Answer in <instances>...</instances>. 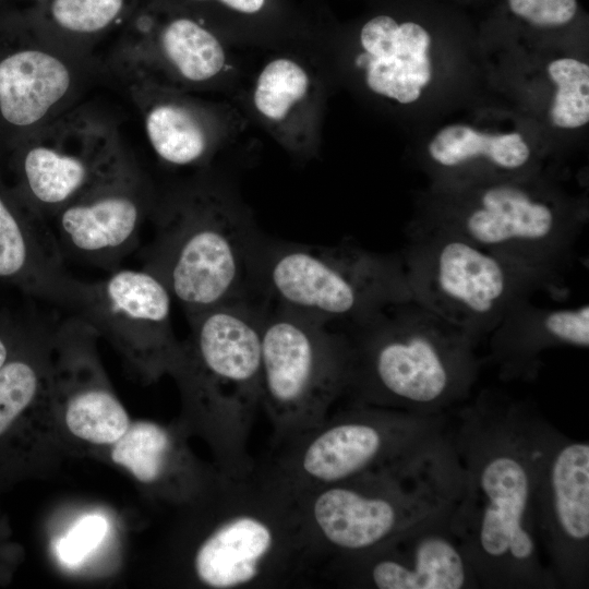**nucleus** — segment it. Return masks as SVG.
I'll return each instance as SVG.
<instances>
[{
    "label": "nucleus",
    "instance_id": "nucleus-1",
    "mask_svg": "<svg viewBox=\"0 0 589 589\" xmlns=\"http://www.w3.org/2000/svg\"><path fill=\"white\" fill-rule=\"evenodd\" d=\"M462 486L450 528L483 589H556L542 561L532 502L560 430L530 402L482 389L450 425Z\"/></svg>",
    "mask_w": 589,
    "mask_h": 589
},
{
    "label": "nucleus",
    "instance_id": "nucleus-2",
    "mask_svg": "<svg viewBox=\"0 0 589 589\" xmlns=\"http://www.w3.org/2000/svg\"><path fill=\"white\" fill-rule=\"evenodd\" d=\"M182 506L168 558L176 581L206 589H276L315 575L296 496L262 464L240 478L217 470Z\"/></svg>",
    "mask_w": 589,
    "mask_h": 589
},
{
    "label": "nucleus",
    "instance_id": "nucleus-3",
    "mask_svg": "<svg viewBox=\"0 0 589 589\" xmlns=\"http://www.w3.org/2000/svg\"><path fill=\"white\" fill-rule=\"evenodd\" d=\"M346 329L349 402L437 416L470 397L480 340L414 301Z\"/></svg>",
    "mask_w": 589,
    "mask_h": 589
},
{
    "label": "nucleus",
    "instance_id": "nucleus-4",
    "mask_svg": "<svg viewBox=\"0 0 589 589\" xmlns=\"http://www.w3.org/2000/svg\"><path fill=\"white\" fill-rule=\"evenodd\" d=\"M265 310L248 297L189 317L190 337L173 373L184 402V429L205 438L216 469L228 477L248 476L256 465L248 445L261 406Z\"/></svg>",
    "mask_w": 589,
    "mask_h": 589
},
{
    "label": "nucleus",
    "instance_id": "nucleus-5",
    "mask_svg": "<svg viewBox=\"0 0 589 589\" xmlns=\"http://www.w3.org/2000/svg\"><path fill=\"white\" fill-rule=\"evenodd\" d=\"M461 486L450 435L398 467L294 495L305 542L318 567L330 557L373 549L452 508Z\"/></svg>",
    "mask_w": 589,
    "mask_h": 589
},
{
    "label": "nucleus",
    "instance_id": "nucleus-6",
    "mask_svg": "<svg viewBox=\"0 0 589 589\" xmlns=\"http://www.w3.org/2000/svg\"><path fill=\"white\" fill-rule=\"evenodd\" d=\"M260 236L251 218L221 191L190 190L156 213L142 267L164 283L189 318L255 291L252 260Z\"/></svg>",
    "mask_w": 589,
    "mask_h": 589
},
{
    "label": "nucleus",
    "instance_id": "nucleus-7",
    "mask_svg": "<svg viewBox=\"0 0 589 589\" xmlns=\"http://www.w3.org/2000/svg\"><path fill=\"white\" fill-rule=\"evenodd\" d=\"M414 223L462 237L565 292L586 214L553 191L515 177L453 185L434 195Z\"/></svg>",
    "mask_w": 589,
    "mask_h": 589
},
{
    "label": "nucleus",
    "instance_id": "nucleus-8",
    "mask_svg": "<svg viewBox=\"0 0 589 589\" xmlns=\"http://www.w3.org/2000/svg\"><path fill=\"white\" fill-rule=\"evenodd\" d=\"M252 277L255 290L276 304L346 328L412 301L400 252L352 244L309 245L260 236Z\"/></svg>",
    "mask_w": 589,
    "mask_h": 589
},
{
    "label": "nucleus",
    "instance_id": "nucleus-9",
    "mask_svg": "<svg viewBox=\"0 0 589 589\" xmlns=\"http://www.w3.org/2000/svg\"><path fill=\"white\" fill-rule=\"evenodd\" d=\"M450 437L445 414L349 402L313 428L273 445L261 462L293 494L398 467Z\"/></svg>",
    "mask_w": 589,
    "mask_h": 589
},
{
    "label": "nucleus",
    "instance_id": "nucleus-10",
    "mask_svg": "<svg viewBox=\"0 0 589 589\" xmlns=\"http://www.w3.org/2000/svg\"><path fill=\"white\" fill-rule=\"evenodd\" d=\"M400 254L412 301L479 340L536 292L557 298L564 293L533 271L462 237L414 221Z\"/></svg>",
    "mask_w": 589,
    "mask_h": 589
},
{
    "label": "nucleus",
    "instance_id": "nucleus-11",
    "mask_svg": "<svg viewBox=\"0 0 589 589\" xmlns=\"http://www.w3.org/2000/svg\"><path fill=\"white\" fill-rule=\"evenodd\" d=\"M348 346L342 332L276 304L262 326L261 406L273 445L320 423L344 396Z\"/></svg>",
    "mask_w": 589,
    "mask_h": 589
},
{
    "label": "nucleus",
    "instance_id": "nucleus-12",
    "mask_svg": "<svg viewBox=\"0 0 589 589\" xmlns=\"http://www.w3.org/2000/svg\"><path fill=\"white\" fill-rule=\"evenodd\" d=\"M172 297L153 273L117 268L97 281H86L74 314L98 336L108 338L145 376L173 375L182 344L173 334Z\"/></svg>",
    "mask_w": 589,
    "mask_h": 589
},
{
    "label": "nucleus",
    "instance_id": "nucleus-13",
    "mask_svg": "<svg viewBox=\"0 0 589 589\" xmlns=\"http://www.w3.org/2000/svg\"><path fill=\"white\" fill-rule=\"evenodd\" d=\"M452 508L373 549L330 557L316 574L341 588L478 589L476 573L450 528Z\"/></svg>",
    "mask_w": 589,
    "mask_h": 589
},
{
    "label": "nucleus",
    "instance_id": "nucleus-14",
    "mask_svg": "<svg viewBox=\"0 0 589 589\" xmlns=\"http://www.w3.org/2000/svg\"><path fill=\"white\" fill-rule=\"evenodd\" d=\"M539 546L558 588L589 587V443L561 431L540 469L532 502Z\"/></svg>",
    "mask_w": 589,
    "mask_h": 589
},
{
    "label": "nucleus",
    "instance_id": "nucleus-15",
    "mask_svg": "<svg viewBox=\"0 0 589 589\" xmlns=\"http://www.w3.org/2000/svg\"><path fill=\"white\" fill-rule=\"evenodd\" d=\"M148 203L127 169L67 204L50 226L63 256L112 272L139 244Z\"/></svg>",
    "mask_w": 589,
    "mask_h": 589
},
{
    "label": "nucleus",
    "instance_id": "nucleus-16",
    "mask_svg": "<svg viewBox=\"0 0 589 589\" xmlns=\"http://www.w3.org/2000/svg\"><path fill=\"white\" fill-rule=\"evenodd\" d=\"M489 359L504 382L534 381L551 349L589 346V306L540 308L530 299L514 306L488 335Z\"/></svg>",
    "mask_w": 589,
    "mask_h": 589
},
{
    "label": "nucleus",
    "instance_id": "nucleus-17",
    "mask_svg": "<svg viewBox=\"0 0 589 589\" xmlns=\"http://www.w3.org/2000/svg\"><path fill=\"white\" fill-rule=\"evenodd\" d=\"M359 43L354 62L372 93L404 105L420 97L432 75L431 38L425 28L377 15L362 26Z\"/></svg>",
    "mask_w": 589,
    "mask_h": 589
},
{
    "label": "nucleus",
    "instance_id": "nucleus-18",
    "mask_svg": "<svg viewBox=\"0 0 589 589\" xmlns=\"http://www.w3.org/2000/svg\"><path fill=\"white\" fill-rule=\"evenodd\" d=\"M252 105L261 120L297 154L312 148L310 128L316 105L315 82L299 60L269 59L256 75Z\"/></svg>",
    "mask_w": 589,
    "mask_h": 589
},
{
    "label": "nucleus",
    "instance_id": "nucleus-19",
    "mask_svg": "<svg viewBox=\"0 0 589 589\" xmlns=\"http://www.w3.org/2000/svg\"><path fill=\"white\" fill-rule=\"evenodd\" d=\"M428 155L444 172L468 175L465 184H471L524 170L531 160V148L517 132L486 134L454 124L435 134L428 145Z\"/></svg>",
    "mask_w": 589,
    "mask_h": 589
},
{
    "label": "nucleus",
    "instance_id": "nucleus-20",
    "mask_svg": "<svg viewBox=\"0 0 589 589\" xmlns=\"http://www.w3.org/2000/svg\"><path fill=\"white\" fill-rule=\"evenodd\" d=\"M124 169L106 154H77L48 145L31 147L22 163L29 194L49 215Z\"/></svg>",
    "mask_w": 589,
    "mask_h": 589
},
{
    "label": "nucleus",
    "instance_id": "nucleus-21",
    "mask_svg": "<svg viewBox=\"0 0 589 589\" xmlns=\"http://www.w3.org/2000/svg\"><path fill=\"white\" fill-rule=\"evenodd\" d=\"M71 75L56 56L23 49L0 61V115L15 127L40 121L68 93Z\"/></svg>",
    "mask_w": 589,
    "mask_h": 589
},
{
    "label": "nucleus",
    "instance_id": "nucleus-22",
    "mask_svg": "<svg viewBox=\"0 0 589 589\" xmlns=\"http://www.w3.org/2000/svg\"><path fill=\"white\" fill-rule=\"evenodd\" d=\"M147 139L156 155L173 166L203 161L212 148V137L201 117L177 100L154 105L145 116Z\"/></svg>",
    "mask_w": 589,
    "mask_h": 589
},
{
    "label": "nucleus",
    "instance_id": "nucleus-23",
    "mask_svg": "<svg viewBox=\"0 0 589 589\" xmlns=\"http://www.w3.org/2000/svg\"><path fill=\"white\" fill-rule=\"evenodd\" d=\"M159 49L172 70L190 83L213 81L228 68V55L220 40L190 19L168 23L159 35Z\"/></svg>",
    "mask_w": 589,
    "mask_h": 589
},
{
    "label": "nucleus",
    "instance_id": "nucleus-24",
    "mask_svg": "<svg viewBox=\"0 0 589 589\" xmlns=\"http://www.w3.org/2000/svg\"><path fill=\"white\" fill-rule=\"evenodd\" d=\"M56 322L45 326L28 357L9 359L0 369V435L49 384Z\"/></svg>",
    "mask_w": 589,
    "mask_h": 589
},
{
    "label": "nucleus",
    "instance_id": "nucleus-25",
    "mask_svg": "<svg viewBox=\"0 0 589 589\" xmlns=\"http://www.w3.org/2000/svg\"><path fill=\"white\" fill-rule=\"evenodd\" d=\"M557 89L550 119L562 129H576L589 121V67L574 58H560L548 65Z\"/></svg>",
    "mask_w": 589,
    "mask_h": 589
},
{
    "label": "nucleus",
    "instance_id": "nucleus-26",
    "mask_svg": "<svg viewBox=\"0 0 589 589\" xmlns=\"http://www.w3.org/2000/svg\"><path fill=\"white\" fill-rule=\"evenodd\" d=\"M123 0H55V21L72 32L93 33L105 28L118 15Z\"/></svg>",
    "mask_w": 589,
    "mask_h": 589
},
{
    "label": "nucleus",
    "instance_id": "nucleus-27",
    "mask_svg": "<svg viewBox=\"0 0 589 589\" xmlns=\"http://www.w3.org/2000/svg\"><path fill=\"white\" fill-rule=\"evenodd\" d=\"M107 529L106 519L99 515L80 519L57 545L60 560L69 565L82 562L100 544Z\"/></svg>",
    "mask_w": 589,
    "mask_h": 589
},
{
    "label": "nucleus",
    "instance_id": "nucleus-28",
    "mask_svg": "<svg viewBox=\"0 0 589 589\" xmlns=\"http://www.w3.org/2000/svg\"><path fill=\"white\" fill-rule=\"evenodd\" d=\"M512 12L538 27L569 23L577 11L576 0H508Z\"/></svg>",
    "mask_w": 589,
    "mask_h": 589
},
{
    "label": "nucleus",
    "instance_id": "nucleus-29",
    "mask_svg": "<svg viewBox=\"0 0 589 589\" xmlns=\"http://www.w3.org/2000/svg\"><path fill=\"white\" fill-rule=\"evenodd\" d=\"M217 1H219L220 3H223L224 5H226L227 8L233 11L245 13V14H253V13L259 12L265 3V0H217Z\"/></svg>",
    "mask_w": 589,
    "mask_h": 589
},
{
    "label": "nucleus",
    "instance_id": "nucleus-30",
    "mask_svg": "<svg viewBox=\"0 0 589 589\" xmlns=\"http://www.w3.org/2000/svg\"><path fill=\"white\" fill-rule=\"evenodd\" d=\"M9 357H10V349H9L7 336L3 334H0V369L9 360Z\"/></svg>",
    "mask_w": 589,
    "mask_h": 589
}]
</instances>
